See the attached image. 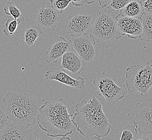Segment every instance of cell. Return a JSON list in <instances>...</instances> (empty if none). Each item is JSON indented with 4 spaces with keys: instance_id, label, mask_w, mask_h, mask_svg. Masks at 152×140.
<instances>
[{
    "instance_id": "cell-1",
    "label": "cell",
    "mask_w": 152,
    "mask_h": 140,
    "mask_svg": "<svg viewBox=\"0 0 152 140\" xmlns=\"http://www.w3.org/2000/svg\"><path fill=\"white\" fill-rule=\"evenodd\" d=\"M75 109L72 120L77 130L86 138L94 136L100 139L107 136L113 129L107 114L104 112L102 104L95 96L88 101L82 100L77 104Z\"/></svg>"
},
{
    "instance_id": "cell-2",
    "label": "cell",
    "mask_w": 152,
    "mask_h": 140,
    "mask_svg": "<svg viewBox=\"0 0 152 140\" xmlns=\"http://www.w3.org/2000/svg\"><path fill=\"white\" fill-rule=\"evenodd\" d=\"M37 117L38 125L48 136L66 137L77 129L71 119L72 115L69 113L66 102L62 98L55 101H45L38 108Z\"/></svg>"
},
{
    "instance_id": "cell-3",
    "label": "cell",
    "mask_w": 152,
    "mask_h": 140,
    "mask_svg": "<svg viewBox=\"0 0 152 140\" xmlns=\"http://www.w3.org/2000/svg\"><path fill=\"white\" fill-rule=\"evenodd\" d=\"M3 102L7 118L12 122L28 127L36 124L39 107L35 98L26 93L9 92Z\"/></svg>"
},
{
    "instance_id": "cell-4",
    "label": "cell",
    "mask_w": 152,
    "mask_h": 140,
    "mask_svg": "<svg viewBox=\"0 0 152 140\" xmlns=\"http://www.w3.org/2000/svg\"><path fill=\"white\" fill-rule=\"evenodd\" d=\"M115 17L107 8L99 10L88 31L91 38L105 49L113 40L125 35L119 29Z\"/></svg>"
},
{
    "instance_id": "cell-5",
    "label": "cell",
    "mask_w": 152,
    "mask_h": 140,
    "mask_svg": "<svg viewBox=\"0 0 152 140\" xmlns=\"http://www.w3.org/2000/svg\"><path fill=\"white\" fill-rule=\"evenodd\" d=\"M125 77L129 92H139L146 98L152 87V64L148 62L145 65H131L127 68Z\"/></svg>"
},
{
    "instance_id": "cell-6",
    "label": "cell",
    "mask_w": 152,
    "mask_h": 140,
    "mask_svg": "<svg viewBox=\"0 0 152 140\" xmlns=\"http://www.w3.org/2000/svg\"><path fill=\"white\" fill-rule=\"evenodd\" d=\"M96 94L102 96L109 106H112L125 96V91L117 85L115 79L105 72H103L99 78L93 82Z\"/></svg>"
},
{
    "instance_id": "cell-7",
    "label": "cell",
    "mask_w": 152,
    "mask_h": 140,
    "mask_svg": "<svg viewBox=\"0 0 152 140\" xmlns=\"http://www.w3.org/2000/svg\"><path fill=\"white\" fill-rule=\"evenodd\" d=\"M133 123L138 136L152 135V104L137 102L134 107Z\"/></svg>"
},
{
    "instance_id": "cell-8",
    "label": "cell",
    "mask_w": 152,
    "mask_h": 140,
    "mask_svg": "<svg viewBox=\"0 0 152 140\" xmlns=\"http://www.w3.org/2000/svg\"><path fill=\"white\" fill-rule=\"evenodd\" d=\"M71 47L75 50L83 61L89 63L94 61L96 55V41L88 33L72 37Z\"/></svg>"
},
{
    "instance_id": "cell-9",
    "label": "cell",
    "mask_w": 152,
    "mask_h": 140,
    "mask_svg": "<svg viewBox=\"0 0 152 140\" xmlns=\"http://www.w3.org/2000/svg\"><path fill=\"white\" fill-rule=\"evenodd\" d=\"M37 131L29 127L16 123L7 122L0 133V140H37Z\"/></svg>"
},
{
    "instance_id": "cell-10",
    "label": "cell",
    "mask_w": 152,
    "mask_h": 140,
    "mask_svg": "<svg viewBox=\"0 0 152 140\" xmlns=\"http://www.w3.org/2000/svg\"><path fill=\"white\" fill-rule=\"evenodd\" d=\"M93 22L91 15L76 14L70 15L66 18L64 28L67 31V34L73 37L88 32Z\"/></svg>"
},
{
    "instance_id": "cell-11",
    "label": "cell",
    "mask_w": 152,
    "mask_h": 140,
    "mask_svg": "<svg viewBox=\"0 0 152 140\" xmlns=\"http://www.w3.org/2000/svg\"><path fill=\"white\" fill-rule=\"evenodd\" d=\"M60 13L52 6L43 5L34 16L36 24L49 32L53 31L60 21Z\"/></svg>"
},
{
    "instance_id": "cell-12",
    "label": "cell",
    "mask_w": 152,
    "mask_h": 140,
    "mask_svg": "<svg viewBox=\"0 0 152 140\" xmlns=\"http://www.w3.org/2000/svg\"><path fill=\"white\" fill-rule=\"evenodd\" d=\"M119 29L124 35L131 39L140 38L142 35L141 18L126 17L119 14L115 17Z\"/></svg>"
},
{
    "instance_id": "cell-13",
    "label": "cell",
    "mask_w": 152,
    "mask_h": 140,
    "mask_svg": "<svg viewBox=\"0 0 152 140\" xmlns=\"http://www.w3.org/2000/svg\"><path fill=\"white\" fill-rule=\"evenodd\" d=\"M47 80H55L72 88L82 89L85 88V79L82 77L76 76L74 78L66 73L65 70L62 69L54 68L48 70L45 74Z\"/></svg>"
},
{
    "instance_id": "cell-14",
    "label": "cell",
    "mask_w": 152,
    "mask_h": 140,
    "mask_svg": "<svg viewBox=\"0 0 152 140\" xmlns=\"http://www.w3.org/2000/svg\"><path fill=\"white\" fill-rule=\"evenodd\" d=\"M61 67L77 76L84 71L85 62L70 46L61 57Z\"/></svg>"
},
{
    "instance_id": "cell-15",
    "label": "cell",
    "mask_w": 152,
    "mask_h": 140,
    "mask_svg": "<svg viewBox=\"0 0 152 140\" xmlns=\"http://www.w3.org/2000/svg\"><path fill=\"white\" fill-rule=\"evenodd\" d=\"M70 46V41H67L63 36H60L55 44L47 50L45 57L47 63H57Z\"/></svg>"
},
{
    "instance_id": "cell-16",
    "label": "cell",
    "mask_w": 152,
    "mask_h": 140,
    "mask_svg": "<svg viewBox=\"0 0 152 140\" xmlns=\"http://www.w3.org/2000/svg\"><path fill=\"white\" fill-rule=\"evenodd\" d=\"M124 16L140 18L144 15L142 3L140 0H131L125 7L119 11Z\"/></svg>"
},
{
    "instance_id": "cell-17",
    "label": "cell",
    "mask_w": 152,
    "mask_h": 140,
    "mask_svg": "<svg viewBox=\"0 0 152 140\" xmlns=\"http://www.w3.org/2000/svg\"><path fill=\"white\" fill-rule=\"evenodd\" d=\"M142 24V35L139 38L146 43L152 42V13L144 14L141 18Z\"/></svg>"
},
{
    "instance_id": "cell-18",
    "label": "cell",
    "mask_w": 152,
    "mask_h": 140,
    "mask_svg": "<svg viewBox=\"0 0 152 140\" xmlns=\"http://www.w3.org/2000/svg\"><path fill=\"white\" fill-rule=\"evenodd\" d=\"M43 31L37 26H29L25 30L23 39L26 44L29 46H33L35 44L38 37L43 34Z\"/></svg>"
},
{
    "instance_id": "cell-19",
    "label": "cell",
    "mask_w": 152,
    "mask_h": 140,
    "mask_svg": "<svg viewBox=\"0 0 152 140\" xmlns=\"http://www.w3.org/2000/svg\"><path fill=\"white\" fill-rule=\"evenodd\" d=\"M4 13L6 15L12 16V18L18 20L19 23L24 20V18L20 10L12 1L7 2L4 7Z\"/></svg>"
},
{
    "instance_id": "cell-20",
    "label": "cell",
    "mask_w": 152,
    "mask_h": 140,
    "mask_svg": "<svg viewBox=\"0 0 152 140\" xmlns=\"http://www.w3.org/2000/svg\"><path fill=\"white\" fill-rule=\"evenodd\" d=\"M137 131L134 125H129L126 127L122 132L120 140H133L137 139Z\"/></svg>"
},
{
    "instance_id": "cell-21",
    "label": "cell",
    "mask_w": 152,
    "mask_h": 140,
    "mask_svg": "<svg viewBox=\"0 0 152 140\" xmlns=\"http://www.w3.org/2000/svg\"><path fill=\"white\" fill-rule=\"evenodd\" d=\"M19 23L18 20L13 18H9L5 23V28L3 30L4 34L6 36H12L18 29Z\"/></svg>"
},
{
    "instance_id": "cell-22",
    "label": "cell",
    "mask_w": 152,
    "mask_h": 140,
    "mask_svg": "<svg viewBox=\"0 0 152 140\" xmlns=\"http://www.w3.org/2000/svg\"><path fill=\"white\" fill-rule=\"evenodd\" d=\"M131 0H112L108 7L106 8L110 11H111L112 9L116 11H120Z\"/></svg>"
},
{
    "instance_id": "cell-23",
    "label": "cell",
    "mask_w": 152,
    "mask_h": 140,
    "mask_svg": "<svg viewBox=\"0 0 152 140\" xmlns=\"http://www.w3.org/2000/svg\"><path fill=\"white\" fill-rule=\"evenodd\" d=\"M71 3L70 0H55L51 3L52 7L61 14Z\"/></svg>"
},
{
    "instance_id": "cell-24",
    "label": "cell",
    "mask_w": 152,
    "mask_h": 140,
    "mask_svg": "<svg viewBox=\"0 0 152 140\" xmlns=\"http://www.w3.org/2000/svg\"><path fill=\"white\" fill-rule=\"evenodd\" d=\"M8 122V118L6 115L5 111L0 107V133L5 127Z\"/></svg>"
},
{
    "instance_id": "cell-25",
    "label": "cell",
    "mask_w": 152,
    "mask_h": 140,
    "mask_svg": "<svg viewBox=\"0 0 152 140\" xmlns=\"http://www.w3.org/2000/svg\"><path fill=\"white\" fill-rule=\"evenodd\" d=\"M144 14L152 13V0H146L142 3Z\"/></svg>"
},
{
    "instance_id": "cell-26",
    "label": "cell",
    "mask_w": 152,
    "mask_h": 140,
    "mask_svg": "<svg viewBox=\"0 0 152 140\" xmlns=\"http://www.w3.org/2000/svg\"><path fill=\"white\" fill-rule=\"evenodd\" d=\"M99 5L102 8H106L110 5L112 0H98Z\"/></svg>"
},
{
    "instance_id": "cell-27",
    "label": "cell",
    "mask_w": 152,
    "mask_h": 140,
    "mask_svg": "<svg viewBox=\"0 0 152 140\" xmlns=\"http://www.w3.org/2000/svg\"><path fill=\"white\" fill-rule=\"evenodd\" d=\"M71 3L76 7H82L85 3L84 0H70Z\"/></svg>"
},
{
    "instance_id": "cell-28",
    "label": "cell",
    "mask_w": 152,
    "mask_h": 140,
    "mask_svg": "<svg viewBox=\"0 0 152 140\" xmlns=\"http://www.w3.org/2000/svg\"><path fill=\"white\" fill-rule=\"evenodd\" d=\"M98 0H84L85 3H87L88 4H91L92 3H95Z\"/></svg>"
},
{
    "instance_id": "cell-29",
    "label": "cell",
    "mask_w": 152,
    "mask_h": 140,
    "mask_svg": "<svg viewBox=\"0 0 152 140\" xmlns=\"http://www.w3.org/2000/svg\"><path fill=\"white\" fill-rule=\"evenodd\" d=\"M49 1H50L51 3H52V2H53V1H55V0H49Z\"/></svg>"
}]
</instances>
